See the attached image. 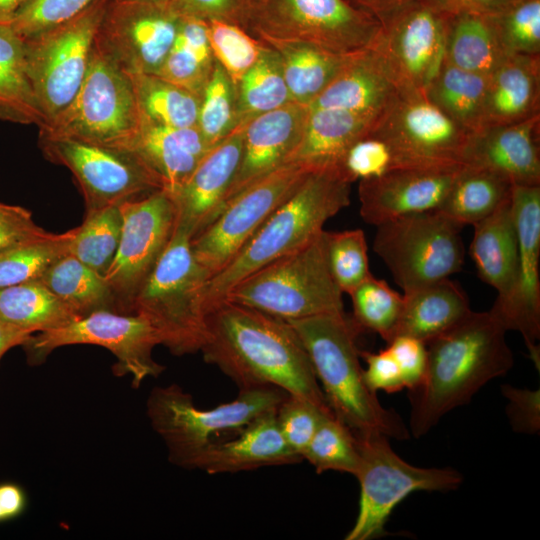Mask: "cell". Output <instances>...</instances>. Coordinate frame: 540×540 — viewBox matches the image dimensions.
Instances as JSON below:
<instances>
[{
	"instance_id": "1",
	"label": "cell",
	"mask_w": 540,
	"mask_h": 540,
	"mask_svg": "<svg viewBox=\"0 0 540 540\" xmlns=\"http://www.w3.org/2000/svg\"><path fill=\"white\" fill-rule=\"evenodd\" d=\"M200 352L239 390L274 386L332 411L304 345L286 320L223 300L207 312Z\"/></svg>"
},
{
	"instance_id": "2",
	"label": "cell",
	"mask_w": 540,
	"mask_h": 540,
	"mask_svg": "<svg viewBox=\"0 0 540 540\" xmlns=\"http://www.w3.org/2000/svg\"><path fill=\"white\" fill-rule=\"evenodd\" d=\"M506 329L489 310L471 313L426 343L427 365L421 383L410 390V431L420 437L443 415L464 405L490 380L514 364Z\"/></svg>"
},
{
	"instance_id": "3",
	"label": "cell",
	"mask_w": 540,
	"mask_h": 540,
	"mask_svg": "<svg viewBox=\"0 0 540 540\" xmlns=\"http://www.w3.org/2000/svg\"><path fill=\"white\" fill-rule=\"evenodd\" d=\"M308 354L324 396L335 414L354 434L381 433L405 440L409 431L394 411L385 409L363 376L352 318L324 314L287 321Z\"/></svg>"
},
{
	"instance_id": "4",
	"label": "cell",
	"mask_w": 540,
	"mask_h": 540,
	"mask_svg": "<svg viewBox=\"0 0 540 540\" xmlns=\"http://www.w3.org/2000/svg\"><path fill=\"white\" fill-rule=\"evenodd\" d=\"M351 184L335 165L314 168L236 256L209 279L207 312L249 274L320 234L328 219L349 205Z\"/></svg>"
},
{
	"instance_id": "5",
	"label": "cell",
	"mask_w": 540,
	"mask_h": 540,
	"mask_svg": "<svg viewBox=\"0 0 540 540\" xmlns=\"http://www.w3.org/2000/svg\"><path fill=\"white\" fill-rule=\"evenodd\" d=\"M190 234L176 226L135 296L131 313L145 318L175 355L200 351L205 339V292L210 273L195 259Z\"/></svg>"
},
{
	"instance_id": "6",
	"label": "cell",
	"mask_w": 540,
	"mask_h": 540,
	"mask_svg": "<svg viewBox=\"0 0 540 540\" xmlns=\"http://www.w3.org/2000/svg\"><path fill=\"white\" fill-rule=\"evenodd\" d=\"M342 296L329 269L323 230L304 246L249 274L224 300L288 321L343 314Z\"/></svg>"
},
{
	"instance_id": "7",
	"label": "cell",
	"mask_w": 540,
	"mask_h": 540,
	"mask_svg": "<svg viewBox=\"0 0 540 540\" xmlns=\"http://www.w3.org/2000/svg\"><path fill=\"white\" fill-rule=\"evenodd\" d=\"M287 394L274 386L241 389L234 400L204 410L194 405L189 393L172 384L152 390L147 414L168 448L169 460L197 469L222 432L240 430L260 414L276 409Z\"/></svg>"
},
{
	"instance_id": "8",
	"label": "cell",
	"mask_w": 540,
	"mask_h": 540,
	"mask_svg": "<svg viewBox=\"0 0 540 540\" xmlns=\"http://www.w3.org/2000/svg\"><path fill=\"white\" fill-rule=\"evenodd\" d=\"M380 26L348 0H250L246 31L263 42L299 41L354 53L373 45Z\"/></svg>"
},
{
	"instance_id": "9",
	"label": "cell",
	"mask_w": 540,
	"mask_h": 540,
	"mask_svg": "<svg viewBox=\"0 0 540 540\" xmlns=\"http://www.w3.org/2000/svg\"><path fill=\"white\" fill-rule=\"evenodd\" d=\"M359 448V510L346 540H370L385 535L386 522L405 497L415 491H449L462 483L453 468H423L404 461L381 433L355 434Z\"/></svg>"
},
{
	"instance_id": "10",
	"label": "cell",
	"mask_w": 540,
	"mask_h": 540,
	"mask_svg": "<svg viewBox=\"0 0 540 540\" xmlns=\"http://www.w3.org/2000/svg\"><path fill=\"white\" fill-rule=\"evenodd\" d=\"M376 228L373 250L403 293L449 278L463 266V226L439 211L397 217Z\"/></svg>"
},
{
	"instance_id": "11",
	"label": "cell",
	"mask_w": 540,
	"mask_h": 540,
	"mask_svg": "<svg viewBox=\"0 0 540 540\" xmlns=\"http://www.w3.org/2000/svg\"><path fill=\"white\" fill-rule=\"evenodd\" d=\"M108 0L25 39L28 75L48 127L73 101L85 78ZM42 129V128H40Z\"/></svg>"
},
{
	"instance_id": "12",
	"label": "cell",
	"mask_w": 540,
	"mask_h": 540,
	"mask_svg": "<svg viewBox=\"0 0 540 540\" xmlns=\"http://www.w3.org/2000/svg\"><path fill=\"white\" fill-rule=\"evenodd\" d=\"M139 125L140 114L129 74L93 44L89 66L75 98L39 133L120 148Z\"/></svg>"
},
{
	"instance_id": "13",
	"label": "cell",
	"mask_w": 540,
	"mask_h": 540,
	"mask_svg": "<svg viewBox=\"0 0 540 540\" xmlns=\"http://www.w3.org/2000/svg\"><path fill=\"white\" fill-rule=\"evenodd\" d=\"M46 159L66 167L83 195L86 213L165 189L162 179L127 149L39 133Z\"/></svg>"
},
{
	"instance_id": "14",
	"label": "cell",
	"mask_w": 540,
	"mask_h": 540,
	"mask_svg": "<svg viewBox=\"0 0 540 540\" xmlns=\"http://www.w3.org/2000/svg\"><path fill=\"white\" fill-rule=\"evenodd\" d=\"M314 168L317 167L287 162L225 202L213 221L191 239L195 259L211 277L236 256Z\"/></svg>"
},
{
	"instance_id": "15",
	"label": "cell",
	"mask_w": 540,
	"mask_h": 540,
	"mask_svg": "<svg viewBox=\"0 0 540 540\" xmlns=\"http://www.w3.org/2000/svg\"><path fill=\"white\" fill-rule=\"evenodd\" d=\"M74 344L108 349L117 358L115 374L131 375L133 387L148 377H158L165 369L152 356L160 344L157 332L145 318L133 313L96 311L62 327L32 334L23 346L28 361L39 364L56 348Z\"/></svg>"
},
{
	"instance_id": "16",
	"label": "cell",
	"mask_w": 540,
	"mask_h": 540,
	"mask_svg": "<svg viewBox=\"0 0 540 540\" xmlns=\"http://www.w3.org/2000/svg\"><path fill=\"white\" fill-rule=\"evenodd\" d=\"M448 12L431 0H417L380 21L371 48L400 94H424L445 57Z\"/></svg>"
},
{
	"instance_id": "17",
	"label": "cell",
	"mask_w": 540,
	"mask_h": 540,
	"mask_svg": "<svg viewBox=\"0 0 540 540\" xmlns=\"http://www.w3.org/2000/svg\"><path fill=\"white\" fill-rule=\"evenodd\" d=\"M180 20L168 2L108 0L94 44L128 74H157L173 45Z\"/></svg>"
},
{
	"instance_id": "18",
	"label": "cell",
	"mask_w": 540,
	"mask_h": 540,
	"mask_svg": "<svg viewBox=\"0 0 540 540\" xmlns=\"http://www.w3.org/2000/svg\"><path fill=\"white\" fill-rule=\"evenodd\" d=\"M370 132L390 145L399 168L462 164L471 133L421 93L399 94Z\"/></svg>"
},
{
	"instance_id": "19",
	"label": "cell",
	"mask_w": 540,
	"mask_h": 540,
	"mask_svg": "<svg viewBox=\"0 0 540 540\" xmlns=\"http://www.w3.org/2000/svg\"><path fill=\"white\" fill-rule=\"evenodd\" d=\"M121 237L104 277L121 313H131L135 296L165 250L175 228L176 209L165 189L119 206Z\"/></svg>"
},
{
	"instance_id": "20",
	"label": "cell",
	"mask_w": 540,
	"mask_h": 540,
	"mask_svg": "<svg viewBox=\"0 0 540 540\" xmlns=\"http://www.w3.org/2000/svg\"><path fill=\"white\" fill-rule=\"evenodd\" d=\"M512 209L518 258L512 284L490 309L506 331L519 332L539 368L540 352V185H513Z\"/></svg>"
},
{
	"instance_id": "21",
	"label": "cell",
	"mask_w": 540,
	"mask_h": 540,
	"mask_svg": "<svg viewBox=\"0 0 540 540\" xmlns=\"http://www.w3.org/2000/svg\"><path fill=\"white\" fill-rule=\"evenodd\" d=\"M462 164L402 167L359 181L360 215L371 225L420 212L437 211Z\"/></svg>"
},
{
	"instance_id": "22",
	"label": "cell",
	"mask_w": 540,
	"mask_h": 540,
	"mask_svg": "<svg viewBox=\"0 0 540 540\" xmlns=\"http://www.w3.org/2000/svg\"><path fill=\"white\" fill-rule=\"evenodd\" d=\"M243 147V127L213 145L189 177L168 192L176 209V226L193 238L221 211L238 171Z\"/></svg>"
},
{
	"instance_id": "23",
	"label": "cell",
	"mask_w": 540,
	"mask_h": 540,
	"mask_svg": "<svg viewBox=\"0 0 540 540\" xmlns=\"http://www.w3.org/2000/svg\"><path fill=\"white\" fill-rule=\"evenodd\" d=\"M540 115L524 121L485 125L470 133L462 164L488 168L513 185H540Z\"/></svg>"
},
{
	"instance_id": "24",
	"label": "cell",
	"mask_w": 540,
	"mask_h": 540,
	"mask_svg": "<svg viewBox=\"0 0 540 540\" xmlns=\"http://www.w3.org/2000/svg\"><path fill=\"white\" fill-rule=\"evenodd\" d=\"M307 112V106L291 101L241 126V161L225 202L250 183L288 162L300 139Z\"/></svg>"
},
{
	"instance_id": "25",
	"label": "cell",
	"mask_w": 540,
	"mask_h": 540,
	"mask_svg": "<svg viewBox=\"0 0 540 540\" xmlns=\"http://www.w3.org/2000/svg\"><path fill=\"white\" fill-rule=\"evenodd\" d=\"M276 409L255 417L239 430L236 438L214 442L197 469L215 475L303 461L285 442L276 421Z\"/></svg>"
},
{
	"instance_id": "26",
	"label": "cell",
	"mask_w": 540,
	"mask_h": 540,
	"mask_svg": "<svg viewBox=\"0 0 540 540\" xmlns=\"http://www.w3.org/2000/svg\"><path fill=\"white\" fill-rule=\"evenodd\" d=\"M399 94L378 55L370 47L354 53L308 108L342 109L376 121Z\"/></svg>"
},
{
	"instance_id": "27",
	"label": "cell",
	"mask_w": 540,
	"mask_h": 540,
	"mask_svg": "<svg viewBox=\"0 0 540 540\" xmlns=\"http://www.w3.org/2000/svg\"><path fill=\"white\" fill-rule=\"evenodd\" d=\"M212 146L194 127H167L140 119L133 137L122 147L134 153L172 192L192 173Z\"/></svg>"
},
{
	"instance_id": "28",
	"label": "cell",
	"mask_w": 540,
	"mask_h": 540,
	"mask_svg": "<svg viewBox=\"0 0 540 540\" xmlns=\"http://www.w3.org/2000/svg\"><path fill=\"white\" fill-rule=\"evenodd\" d=\"M540 55H509L488 76L483 125L540 115Z\"/></svg>"
},
{
	"instance_id": "29",
	"label": "cell",
	"mask_w": 540,
	"mask_h": 540,
	"mask_svg": "<svg viewBox=\"0 0 540 540\" xmlns=\"http://www.w3.org/2000/svg\"><path fill=\"white\" fill-rule=\"evenodd\" d=\"M471 311L462 287L449 278L442 279L403 293V309L394 337L410 336L426 344Z\"/></svg>"
},
{
	"instance_id": "30",
	"label": "cell",
	"mask_w": 540,
	"mask_h": 540,
	"mask_svg": "<svg viewBox=\"0 0 540 540\" xmlns=\"http://www.w3.org/2000/svg\"><path fill=\"white\" fill-rule=\"evenodd\" d=\"M376 121L335 108H308L300 139L288 162L312 167L336 166L344 152Z\"/></svg>"
},
{
	"instance_id": "31",
	"label": "cell",
	"mask_w": 540,
	"mask_h": 540,
	"mask_svg": "<svg viewBox=\"0 0 540 540\" xmlns=\"http://www.w3.org/2000/svg\"><path fill=\"white\" fill-rule=\"evenodd\" d=\"M473 227L470 255L478 276L502 295L512 284L518 258L511 197Z\"/></svg>"
},
{
	"instance_id": "32",
	"label": "cell",
	"mask_w": 540,
	"mask_h": 540,
	"mask_svg": "<svg viewBox=\"0 0 540 540\" xmlns=\"http://www.w3.org/2000/svg\"><path fill=\"white\" fill-rule=\"evenodd\" d=\"M264 43L279 55L291 101L307 107L356 53H337L299 41L270 40Z\"/></svg>"
},
{
	"instance_id": "33",
	"label": "cell",
	"mask_w": 540,
	"mask_h": 540,
	"mask_svg": "<svg viewBox=\"0 0 540 540\" xmlns=\"http://www.w3.org/2000/svg\"><path fill=\"white\" fill-rule=\"evenodd\" d=\"M0 120L46 125L28 75L25 39L10 23H0Z\"/></svg>"
},
{
	"instance_id": "34",
	"label": "cell",
	"mask_w": 540,
	"mask_h": 540,
	"mask_svg": "<svg viewBox=\"0 0 540 540\" xmlns=\"http://www.w3.org/2000/svg\"><path fill=\"white\" fill-rule=\"evenodd\" d=\"M512 188V182L498 172L462 164L437 211L463 227L474 225L508 200Z\"/></svg>"
},
{
	"instance_id": "35",
	"label": "cell",
	"mask_w": 540,
	"mask_h": 540,
	"mask_svg": "<svg viewBox=\"0 0 540 540\" xmlns=\"http://www.w3.org/2000/svg\"><path fill=\"white\" fill-rule=\"evenodd\" d=\"M491 16L450 13L445 38L448 63L489 76L507 57Z\"/></svg>"
},
{
	"instance_id": "36",
	"label": "cell",
	"mask_w": 540,
	"mask_h": 540,
	"mask_svg": "<svg viewBox=\"0 0 540 540\" xmlns=\"http://www.w3.org/2000/svg\"><path fill=\"white\" fill-rule=\"evenodd\" d=\"M39 280L80 317L100 310L120 312L104 275L71 254L59 258Z\"/></svg>"
},
{
	"instance_id": "37",
	"label": "cell",
	"mask_w": 540,
	"mask_h": 540,
	"mask_svg": "<svg viewBox=\"0 0 540 540\" xmlns=\"http://www.w3.org/2000/svg\"><path fill=\"white\" fill-rule=\"evenodd\" d=\"M488 76L443 61L424 96L458 125L473 132L483 125Z\"/></svg>"
},
{
	"instance_id": "38",
	"label": "cell",
	"mask_w": 540,
	"mask_h": 540,
	"mask_svg": "<svg viewBox=\"0 0 540 540\" xmlns=\"http://www.w3.org/2000/svg\"><path fill=\"white\" fill-rule=\"evenodd\" d=\"M214 65L207 21L181 16L173 45L156 75L201 97Z\"/></svg>"
},
{
	"instance_id": "39",
	"label": "cell",
	"mask_w": 540,
	"mask_h": 540,
	"mask_svg": "<svg viewBox=\"0 0 540 540\" xmlns=\"http://www.w3.org/2000/svg\"><path fill=\"white\" fill-rule=\"evenodd\" d=\"M80 318L40 280L0 288V321L32 333Z\"/></svg>"
},
{
	"instance_id": "40",
	"label": "cell",
	"mask_w": 540,
	"mask_h": 540,
	"mask_svg": "<svg viewBox=\"0 0 540 540\" xmlns=\"http://www.w3.org/2000/svg\"><path fill=\"white\" fill-rule=\"evenodd\" d=\"M140 119L167 127L197 126L200 96L156 74H129Z\"/></svg>"
},
{
	"instance_id": "41",
	"label": "cell",
	"mask_w": 540,
	"mask_h": 540,
	"mask_svg": "<svg viewBox=\"0 0 540 540\" xmlns=\"http://www.w3.org/2000/svg\"><path fill=\"white\" fill-rule=\"evenodd\" d=\"M235 90L237 127L291 102L277 51L265 44L259 59Z\"/></svg>"
},
{
	"instance_id": "42",
	"label": "cell",
	"mask_w": 540,
	"mask_h": 540,
	"mask_svg": "<svg viewBox=\"0 0 540 540\" xmlns=\"http://www.w3.org/2000/svg\"><path fill=\"white\" fill-rule=\"evenodd\" d=\"M121 229L119 206L87 212L83 223L75 228L68 254L105 275L117 252Z\"/></svg>"
},
{
	"instance_id": "43",
	"label": "cell",
	"mask_w": 540,
	"mask_h": 540,
	"mask_svg": "<svg viewBox=\"0 0 540 540\" xmlns=\"http://www.w3.org/2000/svg\"><path fill=\"white\" fill-rule=\"evenodd\" d=\"M75 228L51 233L46 238L28 241L0 251V288L39 280L59 258L68 254Z\"/></svg>"
},
{
	"instance_id": "44",
	"label": "cell",
	"mask_w": 540,
	"mask_h": 540,
	"mask_svg": "<svg viewBox=\"0 0 540 540\" xmlns=\"http://www.w3.org/2000/svg\"><path fill=\"white\" fill-rule=\"evenodd\" d=\"M353 305L351 317L360 330L377 333L391 341L403 309V295L372 274L349 293Z\"/></svg>"
},
{
	"instance_id": "45",
	"label": "cell",
	"mask_w": 540,
	"mask_h": 540,
	"mask_svg": "<svg viewBox=\"0 0 540 540\" xmlns=\"http://www.w3.org/2000/svg\"><path fill=\"white\" fill-rule=\"evenodd\" d=\"M302 458L319 474L338 471L355 476L360 460L357 438L334 413H326Z\"/></svg>"
},
{
	"instance_id": "46",
	"label": "cell",
	"mask_w": 540,
	"mask_h": 540,
	"mask_svg": "<svg viewBox=\"0 0 540 540\" xmlns=\"http://www.w3.org/2000/svg\"><path fill=\"white\" fill-rule=\"evenodd\" d=\"M197 128L211 146L237 128L235 86L216 60L200 97Z\"/></svg>"
},
{
	"instance_id": "47",
	"label": "cell",
	"mask_w": 540,
	"mask_h": 540,
	"mask_svg": "<svg viewBox=\"0 0 540 540\" xmlns=\"http://www.w3.org/2000/svg\"><path fill=\"white\" fill-rule=\"evenodd\" d=\"M214 59L230 77L235 88L259 59L265 44L242 27L223 21H207Z\"/></svg>"
},
{
	"instance_id": "48",
	"label": "cell",
	"mask_w": 540,
	"mask_h": 540,
	"mask_svg": "<svg viewBox=\"0 0 540 540\" xmlns=\"http://www.w3.org/2000/svg\"><path fill=\"white\" fill-rule=\"evenodd\" d=\"M326 250L331 275L344 294L370 275L367 243L361 229L326 231Z\"/></svg>"
},
{
	"instance_id": "49",
	"label": "cell",
	"mask_w": 540,
	"mask_h": 540,
	"mask_svg": "<svg viewBox=\"0 0 540 540\" xmlns=\"http://www.w3.org/2000/svg\"><path fill=\"white\" fill-rule=\"evenodd\" d=\"M509 55H540V0H514L491 16Z\"/></svg>"
},
{
	"instance_id": "50",
	"label": "cell",
	"mask_w": 540,
	"mask_h": 540,
	"mask_svg": "<svg viewBox=\"0 0 540 540\" xmlns=\"http://www.w3.org/2000/svg\"><path fill=\"white\" fill-rule=\"evenodd\" d=\"M336 166L351 183L399 168L390 145L370 130L344 152Z\"/></svg>"
},
{
	"instance_id": "51",
	"label": "cell",
	"mask_w": 540,
	"mask_h": 540,
	"mask_svg": "<svg viewBox=\"0 0 540 540\" xmlns=\"http://www.w3.org/2000/svg\"><path fill=\"white\" fill-rule=\"evenodd\" d=\"M326 413L333 412L324 410L305 398L287 394L278 405L275 416L285 442L293 452L302 457Z\"/></svg>"
},
{
	"instance_id": "52",
	"label": "cell",
	"mask_w": 540,
	"mask_h": 540,
	"mask_svg": "<svg viewBox=\"0 0 540 540\" xmlns=\"http://www.w3.org/2000/svg\"><path fill=\"white\" fill-rule=\"evenodd\" d=\"M94 0H30L10 22L23 38L63 23L86 9Z\"/></svg>"
},
{
	"instance_id": "53",
	"label": "cell",
	"mask_w": 540,
	"mask_h": 540,
	"mask_svg": "<svg viewBox=\"0 0 540 540\" xmlns=\"http://www.w3.org/2000/svg\"><path fill=\"white\" fill-rule=\"evenodd\" d=\"M169 5L180 16L204 21H223L246 30L250 0H169Z\"/></svg>"
},
{
	"instance_id": "54",
	"label": "cell",
	"mask_w": 540,
	"mask_h": 540,
	"mask_svg": "<svg viewBox=\"0 0 540 540\" xmlns=\"http://www.w3.org/2000/svg\"><path fill=\"white\" fill-rule=\"evenodd\" d=\"M51 235L38 226L27 209L0 203V251Z\"/></svg>"
},
{
	"instance_id": "55",
	"label": "cell",
	"mask_w": 540,
	"mask_h": 540,
	"mask_svg": "<svg viewBox=\"0 0 540 540\" xmlns=\"http://www.w3.org/2000/svg\"><path fill=\"white\" fill-rule=\"evenodd\" d=\"M387 344L388 350L398 364L405 388L413 390L421 383L426 371V344L404 335L394 337Z\"/></svg>"
},
{
	"instance_id": "56",
	"label": "cell",
	"mask_w": 540,
	"mask_h": 540,
	"mask_svg": "<svg viewBox=\"0 0 540 540\" xmlns=\"http://www.w3.org/2000/svg\"><path fill=\"white\" fill-rule=\"evenodd\" d=\"M502 394L508 399L506 412L513 430L519 433H537L540 428L539 390L504 385Z\"/></svg>"
},
{
	"instance_id": "57",
	"label": "cell",
	"mask_w": 540,
	"mask_h": 540,
	"mask_svg": "<svg viewBox=\"0 0 540 540\" xmlns=\"http://www.w3.org/2000/svg\"><path fill=\"white\" fill-rule=\"evenodd\" d=\"M359 355L366 363L363 376L372 392L395 393L405 388L398 364L388 348L376 353L359 350Z\"/></svg>"
},
{
	"instance_id": "58",
	"label": "cell",
	"mask_w": 540,
	"mask_h": 540,
	"mask_svg": "<svg viewBox=\"0 0 540 540\" xmlns=\"http://www.w3.org/2000/svg\"><path fill=\"white\" fill-rule=\"evenodd\" d=\"M448 13H473L493 16L506 8L514 0H431Z\"/></svg>"
},
{
	"instance_id": "59",
	"label": "cell",
	"mask_w": 540,
	"mask_h": 540,
	"mask_svg": "<svg viewBox=\"0 0 540 540\" xmlns=\"http://www.w3.org/2000/svg\"><path fill=\"white\" fill-rule=\"evenodd\" d=\"M26 505L23 490L16 484H0V522L17 517Z\"/></svg>"
},
{
	"instance_id": "60",
	"label": "cell",
	"mask_w": 540,
	"mask_h": 540,
	"mask_svg": "<svg viewBox=\"0 0 540 540\" xmlns=\"http://www.w3.org/2000/svg\"><path fill=\"white\" fill-rule=\"evenodd\" d=\"M356 7L368 12L379 22L395 12L417 0H348Z\"/></svg>"
},
{
	"instance_id": "61",
	"label": "cell",
	"mask_w": 540,
	"mask_h": 540,
	"mask_svg": "<svg viewBox=\"0 0 540 540\" xmlns=\"http://www.w3.org/2000/svg\"><path fill=\"white\" fill-rule=\"evenodd\" d=\"M32 334L0 321V359L9 349L23 345Z\"/></svg>"
},
{
	"instance_id": "62",
	"label": "cell",
	"mask_w": 540,
	"mask_h": 540,
	"mask_svg": "<svg viewBox=\"0 0 540 540\" xmlns=\"http://www.w3.org/2000/svg\"><path fill=\"white\" fill-rule=\"evenodd\" d=\"M30 0H0V23H10Z\"/></svg>"
},
{
	"instance_id": "63",
	"label": "cell",
	"mask_w": 540,
	"mask_h": 540,
	"mask_svg": "<svg viewBox=\"0 0 540 540\" xmlns=\"http://www.w3.org/2000/svg\"><path fill=\"white\" fill-rule=\"evenodd\" d=\"M153 1L168 2L169 0H153Z\"/></svg>"
}]
</instances>
